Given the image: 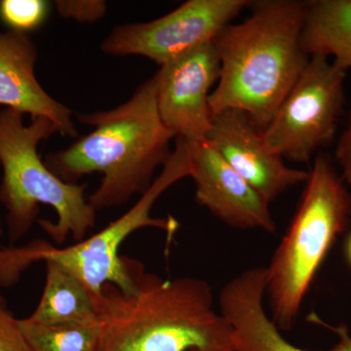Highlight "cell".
Wrapping results in <instances>:
<instances>
[{"label":"cell","instance_id":"cell-13","mask_svg":"<svg viewBox=\"0 0 351 351\" xmlns=\"http://www.w3.org/2000/svg\"><path fill=\"white\" fill-rule=\"evenodd\" d=\"M38 46L27 34L0 32V106L32 119L45 117L59 133L77 138L73 112L41 86L36 75Z\"/></svg>","mask_w":351,"mask_h":351},{"label":"cell","instance_id":"cell-3","mask_svg":"<svg viewBox=\"0 0 351 351\" xmlns=\"http://www.w3.org/2000/svg\"><path fill=\"white\" fill-rule=\"evenodd\" d=\"M250 7V17L215 39L221 71L210 107L213 119L241 110L263 130L311 59L301 45L306 1L260 0Z\"/></svg>","mask_w":351,"mask_h":351},{"label":"cell","instance_id":"cell-16","mask_svg":"<svg viewBox=\"0 0 351 351\" xmlns=\"http://www.w3.org/2000/svg\"><path fill=\"white\" fill-rule=\"evenodd\" d=\"M29 351H99L98 324H41L20 319Z\"/></svg>","mask_w":351,"mask_h":351},{"label":"cell","instance_id":"cell-9","mask_svg":"<svg viewBox=\"0 0 351 351\" xmlns=\"http://www.w3.org/2000/svg\"><path fill=\"white\" fill-rule=\"evenodd\" d=\"M219 71L218 54L211 43L164 64L154 75L159 115L176 138L188 142L206 138L213 122L210 96Z\"/></svg>","mask_w":351,"mask_h":351},{"label":"cell","instance_id":"cell-12","mask_svg":"<svg viewBox=\"0 0 351 351\" xmlns=\"http://www.w3.org/2000/svg\"><path fill=\"white\" fill-rule=\"evenodd\" d=\"M267 271L258 267L244 270L228 281L219 293V313L233 330L234 351H311L298 348L284 338L280 330L265 313ZM339 341L329 351H351L348 327L328 326Z\"/></svg>","mask_w":351,"mask_h":351},{"label":"cell","instance_id":"cell-20","mask_svg":"<svg viewBox=\"0 0 351 351\" xmlns=\"http://www.w3.org/2000/svg\"><path fill=\"white\" fill-rule=\"evenodd\" d=\"M336 161L341 168L343 182L351 184V110L348 127L337 145Z\"/></svg>","mask_w":351,"mask_h":351},{"label":"cell","instance_id":"cell-21","mask_svg":"<svg viewBox=\"0 0 351 351\" xmlns=\"http://www.w3.org/2000/svg\"><path fill=\"white\" fill-rule=\"evenodd\" d=\"M346 258H348V262H350L351 265V233L350 235H348V240H346Z\"/></svg>","mask_w":351,"mask_h":351},{"label":"cell","instance_id":"cell-15","mask_svg":"<svg viewBox=\"0 0 351 351\" xmlns=\"http://www.w3.org/2000/svg\"><path fill=\"white\" fill-rule=\"evenodd\" d=\"M45 263L43 295L27 319L41 324H98L93 295L86 286L59 263Z\"/></svg>","mask_w":351,"mask_h":351},{"label":"cell","instance_id":"cell-14","mask_svg":"<svg viewBox=\"0 0 351 351\" xmlns=\"http://www.w3.org/2000/svg\"><path fill=\"white\" fill-rule=\"evenodd\" d=\"M301 45L307 56L332 57L335 66L351 69V0L306 1Z\"/></svg>","mask_w":351,"mask_h":351},{"label":"cell","instance_id":"cell-5","mask_svg":"<svg viewBox=\"0 0 351 351\" xmlns=\"http://www.w3.org/2000/svg\"><path fill=\"white\" fill-rule=\"evenodd\" d=\"M351 219V195L326 154L316 156L301 202L267 270L271 320L289 331L328 252Z\"/></svg>","mask_w":351,"mask_h":351},{"label":"cell","instance_id":"cell-6","mask_svg":"<svg viewBox=\"0 0 351 351\" xmlns=\"http://www.w3.org/2000/svg\"><path fill=\"white\" fill-rule=\"evenodd\" d=\"M189 174L188 144L184 138H176L172 156L151 188L126 213L100 232L66 248L38 239L22 247L0 249V287L13 285L32 263L50 261L59 263L77 277L93 295L94 302L107 284L128 292L134 288V278L127 258L120 256V247L130 235L142 228H159L170 237L174 234L179 223L173 217L154 218L152 207L168 189L189 177Z\"/></svg>","mask_w":351,"mask_h":351},{"label":"cell","instance_id":"cell-8","mask_svg":"<svg viewBox=\"0 0 351 351\" xmlns=\"http://www.w3.org/2000/svg\"><path fill=\"white\" fill-rule=\"evenodd\" d=\"M249 0H189L151 22L117 25L101 43L112 56H142L162 66L214 43L219 32L250 7Z\"/></svg>","mask_w":351,"mask_h":351},{"label":"cell","instance_id":"cell-2","mask_svg":"<svg viewBox=\"0 0 351 351\" xmlns=\"http://www.w3.org/2000/svg\"><path fill=\"white\" fill-rule=\"evenodd\" d=\"M76 117L94 130L68 149L50 152L44 162L69 184H77L92 173L103 174L100 186L88 197L96 211L121 206L133 196L144 195L157 168L172 156L170 144L176 135L159 115L154 76L119 107Z\"/></svg>","mask_w":351,"mask_h":351},{"label":"cell","instance_id":"cell-4","mask_svg":"<svg viewBox=\"0 0 351 351\" xmlns=\"http://www.w3.org/2000/svg\"><path fill=\"white\" fill-rule=\"evenodd\" d=\"M56 133L57 126L45 117L25 124L23 113L11 108L0 110V203L6 211L8 237L13 243L31 230L40 205L56 212L55 223L38 221L55 243H64L69 235L82 241L96 223L97 211L85 197L87 184L62 181L39 156V144Z\"/></svg>","mask_w":351,"mask_h":351},{"label":"cell","instance_id":"cell-7","mask_svg":"<svg viewBox=\"0 0 351 351\" xmlns=\"http://www.w3.org/2000/svg\"><path fill=\"white\" fill-rule=\"evenodd\" d=\"M346 71L328 58L313 56L263 130L267 145L283 159L308 163L332 144L345 105Z\"/></svg>","mask_w":351,"mask_h":351},{"label":"cell","instance_id":"cell-11","mask_svg":"<svg viewBox=\"0 0 351 351\" xmlns=\"http://www.w3.org/2000/svg\"><path fill=\"white\" fill-rule=\"evenodd\" d=\"M186 142L196 202L232 228L276 233L269 203L226 162L213 145L206 138Z\"/></svg>","mask_w":351,"mask_h":351},{"label":"cell","instance_id":"cell-18","mask_svg":"<svg viewBox=\"0 0 351 351\" xmlns=\"http://www.w3.org/2000/svg\"><path fill=\"white\" fill-rule=\"evenodd\" d=\"M54 6L61 17L84 24H93L103 19L108 9L107 2L104 0H57Z\"/></svg>","mask_w":351,"mask_h":351},{"label":"cell","instance_id":"cell-23","mask_svg":"<svg viewBox=\"0 0 351 351\" xmlns=\"http://www.w3.org/2000/svg\"><path fill=\"white\" fill-rule=\"evenodd\" d=\"M193 351H196V350H193Z\"/></svg>","mask_w":351,"mask_h":351},{"label":"cell","instance_id":"cell-19","mask_svg":"<svg viewBox=\"0 0 351 351\" xmlns=\"http://www.w3.org/2000/svg\"><path fill=\"white\" fill-rule=\"evenodd\" d=\"M0 351H29L20 319L16 318L0 298Z\"/></svg>","mask_w":351,"mask_h":351},{"label":"cell","instance_id":"cell-1","mask_svg":"<svg viewBox=\"0 0 351 351\" xmlns=\"http://www.w3.org/2000/svg\"><path fill=\"white\" fill-rule=\"evenodd\" d=\"M127 262L134 288L107 284L95 301L99 351H234L232 328L215 308L206 281L163 279Z\"/></svg>","mask_w":351,"mask_h":351},{"label":"cell","instance_id":"cell-22","mask_svg":"<svg viewBox=\"0 0 351 351\" xmlns=\"http://www.w3.org/2000/svg\"><path fill=\"white\" fill-rule=\"evenodd\" d=\"M2 232H3V230H2V223L1 219H0V239H1Z\"/></svg>","mask_w":351,"mask_h":351},{"label":"cell","instance_id":"cell-10","mask_svg":"<svg viewBox=\"0 0 351 351\" xmlns=\"http://www.w3.org/2000/svg\"><path fill=\"white\" fill-rule=\"evenodd\" d=\"M206 140L269 203L308 178V171L288 167L265 143L262 129L241 110L217 114Z\"/></svg>","mask_w":351,"mask_h":351},{"label":"cell","instance_id":"cell-17","mask_svg":"<svg viewBox=\"0 0 351 351\" xmlns=\"http://www.w3.org/2000/svg\"><path fill=\"white\" fill-rule=\"evenodd\" d=\"M49 11L45 0H1L0 22L10 32L29 34L45 22Z\"/></svg>","mask_w":351,"mask_h":351}]
</instances>
